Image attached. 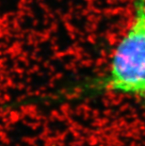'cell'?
Returning <instances> with one entry per match:
<instances>
[{
    "mask_svg": "<svg viewBox=\"0 0 145 146\" xmlns=\"http://www.w3.org/2000/svg\"><path fill=\"white\" fill-rule=\"evenodd\" d=\"M101 86L145 101V0H133V17L110 60Z\"/></svg>",
    "mask_w": 145,
    "mask_h": 146,
    "instance_id": "obj_1",
    "label": "cell"
}]
</instances>
